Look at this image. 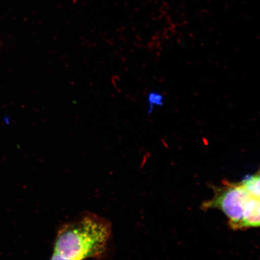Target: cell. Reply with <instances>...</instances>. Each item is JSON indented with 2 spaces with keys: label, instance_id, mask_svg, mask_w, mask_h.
I'll return each instance as SVG.
<instances>
[{
  "label": "cell",
  "instance_id": "3",
  "mask_svg": "<svg viewBox=\"0 0 260 260\" xmlns=\"http://www.w3.org/2000/svg\"><path fill=\"white\" fill-rule=\"evenodd\" d=\"M258 227H260V200L249 194L239 230Z\"/></svg>",
  "mask_w": 260,
  "mask_h": 260
},
{
  "label": "cell",
  "instance_id": "5",
  "mask_svg": "<svg viewBox=\"0 0 260 260\" xmlns=\"http://www.w3.org/2000/svg\"><path fill=\"white\" fill-rule=\"evenodd\" d=\"M242 183L251 196L260 200V168L254 175L246 178Z\"/></svg>",
  "mask_w": 260,
  "mask_h": 260
},
{
  "label": "cell",
  "instance_id": "1",
  "mask_svg": "<svg viewBox=\"0 0 260 260\" xmlns=\"http://www.w3.org/2000/svg\"><path fill=\"white\" fill-rule=\"evenodd\" d=\"M111 235L109 221L95 214L84 213L58 230L51 259H100L106 252Z\"/></svg>",
  "mask_w": 260,
  "mask_h": 260
},
{
  "label": "cell",
  "instance_id": "4",
  "mask_svg": "<svg viewBox=\"0 0 260 260\" xmlns=\"http://www.w3.org/2000/svg\"><path fill=\"white\" fill-rule=\"evenodd\" d=\"M165 100L164 94L158 90L149 91L146 95V104H147L148 115L154 111L156 109L164 106Z\"/></svg>",
  "mask_w": 260,
  "mask_h": 260
},
{
  "label": "cell",
  "instance_id": "2",
  "mask_svg": "<svg viewBox=\"0 0 260 260\" xmlns=\"http://www.w3.org/2000/svg\"><path fill=\"white\" fill-rule=\"evenodd\" d=\"M212 199L203 203V210L218 209L225 214L229 225L233 230H239L249 193L242 183L226 182L223 186L213 187Z\"/></svg>",
  "mask_w": 260,
  "mask_h": 260
}]
</instances>
